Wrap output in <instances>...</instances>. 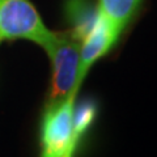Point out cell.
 <instances>
[{
    "label": "cell",
    "instance_id": "obj_1",
    "mask_svg": "<svg viewBox=\"0 0 157 157\" xmlns=\"http://www.w3.org/2000/svg\"><path fill=\"white\" fill-rule=\"evenodd\" d=\"M81 42L67 32H54L51 42L43 48L51 60L52 77L46 106L60 104L73 93L77 96L76 89L78 59H80Z\"/></svg>",
    "mask_w": 157,
    "mask_h": 157
},
{
    "label": "cell",
    "instance_id": "obj_2",
    "mask_svg": "<svg viewBox=\"0 0 157 157\" xmlns=\"http://www.w3.org/2000/svg\"><path fill=\"white\" fill-rule=\"evenodd\" d=\"M0 37L28 39L45 48L54 32L46 28L30 0H0Z\"/></svg>",
    "mask_w": 157,
    "mask_h": 157
},
{
    "label": "cell",
    "instance_id": "obj_3",
    "mask_svg": "<svg viewBox=\"0 0 157 157\" xmlns=\"http://www.w3.org/2000/svg\"><path fill=\"white\" fill-rule=\"evenodd\" d=\"M77 96L71 93L60 104L46 106L41 128V157H64L72 131Z\"/></svg>",
    "mask_w": 157,
    "mask_h": 157
},
{
    "label": "cell",
    "instance_id": "obj_4",
    "mask_svg": "<svg viewBox=\"0 0 157 157\" xmlns=\"http://www.w3.org/2000/svg\"><path fill=\"white\" fill-rule=\"evenodd\" d=\"M121 32L115 29L107 20L100 13L97 22L92 32L81 42L80 59H78V71L76 80V89L78 90L84 81L86 73L94 63L105 56L115 45L121 37Z\"/></svg>",
    "mask_w": 157,
    "mask_h": 157
},
{
    "label": "cell",
    "instance_id": "obj_5",
    "mask_svg": "<svg viewBox=\"0 0 157 157\" xmlns=\"http://www.w3.org/2000/svg\"><path fill=\"white\" fill-rule=\"evenodd\" d=\"M66 17L71 25L70 32L78 42H82L94 28L100 11L90 0H67Z\"/></svg>",
    "mask_w": 157,
    "mask_h": 157
},
{
    "label": "cell",
    "instance_id": "obj_6",
    "mask_svg": "<svg viewBox=\"0 0 157 157\" xmlns=\"http://www.w3.org/2000/svg\"><path fill=\"white\" fill-rule=\"evenodd\" d=\"M98 114V105L94 100L86 98L81 102L75 104L73 109V119H72V131L68 141L67 152L64 157H73L80 144V140L84 137L86 131L90 128L93 122Z\"/></svg>",
    "mask_w": 157,
    "mask_h": 157
},
{
    "label": "cell",
    "instance_id": "obj_7",
    "mask_svg": "<svg viewBox=\"0 0 157 157\" xmlns=\"http://www.w3.org/2000/svg\"><path fill=\"white\" fill-rule=\"evenodd\" d=\"M140 0H100L98 11L121 33L139 8Z\"/></svg>",
    "mask_w": 157,
    "mask_h": 157
},
{
    "label": "cell",
    "instance_id": "obj_8",
    "mask_svg": "<svg viewBox=\"0 0 157 157\" xmlns=\"http://www.w3.org/2000/svg\"><path fill=\"white\" fill-rule=\"evenodd\" d=\"M2 41H3V39H2V37H0V42H2Z\"/></svg>",
    "mask_w": 157,
    "mask_h": 157
}]
</instances>
